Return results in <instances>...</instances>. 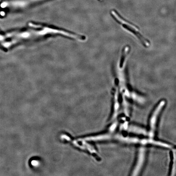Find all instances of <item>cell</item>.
Segmentation results:
<instances>
[{"mask_svg": "<svg viewBox=\"0 0 176 176\" xmlns=\"http://www.w3.org/2000/svg\"><path fill=\"white\" fill-rule=\"evenodd\" d=\"M165 104L166 101L165 100H162L159 102L156 108H154L150 117L149 121V131L148 133V135L150 138H153L154 137L159 117Z\"/></svg>", "mask_w": 176, "mask_h": 176, "instance_id": "obj_1", "label": "cell"}, {"mask_svg": "<svg viewBox=\"0 0 176 176\" xmlns=\"http://www.w3.org/2000/svg\"><path fill=\"white\" fill-rule=\"evenodd\" d=\"M146 148L143 146L140 147L138 150L136 163L132 172V176H138L140 174L146 161Z\"/></svg>", "mask_w": 176, "mask_h": 176, "instance_id": "obj_2", "label": "cell"}, {"mask_svg": "<svg viewBox=\"0 0 176 176\" xmlns=\"http://www.w3.org/2000/svg\"><path fill=\"white\" fill-rule=\"evenodd\" d=\"M143 139L131 136H125L119 134H115L114 141L128 144H142Z\"/></svg>", "mask_w": 176, "mask_h": 176, "instance_id": "obj_3", "label": "cell"}, {"mask_svg": "<svg viewBox=\"0 0 176 176\" xmlns=\"http://www.w3.org/2000/svg\"><path fill=\"white\" fill-rule=\"evenodd\" d=\"M120 104L119 100V94L117 91H115L114 97V104H113V110L111 120L114 121L118 116L119 113Z\"/></svg>", "mask_w": 176, "mask_h": 176, "instance_id": "obj_4", "label": "cell"}, {"mask_svg": "<svg viewBox=\"0 0 176 176\" xmlns=\"http://www.w3.org/2000/svg\"><path fill=\"white\" fill-rule=\"evenodd\" d=\"M127 130L129 132L138 135L145 136L148 135V133L145 129L135 125H131L128 127Z\"/></svg>", "mask_w": 176, "mask_h": 176, "instance_id": "obj_5", "label": "cell"}, {"mask_svg": "<svg viewBox=\"0 0 176 176\" xmlns=\"http://www.w3.org/2000/svg\"><path fill=\"white\" fill-rule=\"evenodd\" d=\"M122 105L125 115L129 117L130 114V105L128 101L124 97L123 98Z\"/></svg>", "mask_w": 176, "mask_h": 176, "instance_id": "obj_6", "label": "cell"}, {"mask_svg": "<svg viewBox=\"0 0 176 176\" xmlns=\"http://www.w3.org/2000/svg\"><path fill=\"white\" fill-rule=\"evenodd\" d=\"M129 97H131L135 102L139 104H144L146 102V99L144 97L135 93H133L130 95Z\"/></svg>", "mask_w": 176, "mask_h": 176, "instance_id": "obj_7", "label": "cell"}, {"mask_svg": "<svg viewBox=\"0 0 176 176\" xmlns=\"http://www.w3.org/2000/svg\"><path fill=\"white\" fill-rule=\"evenodd\" d=\"M173 161L172 167L171 172V175L175 176L176 173V150L175 149L173 150Z\"/></svg>", "mask_w": 176, "mask_h": 176, "instance_id": "obj_8", "label": "cell"}, {"mask_svg": "<svg viewBox=\"0 0 176 176\" xmlns=\"http://www.w3.org/2000/svg\"><path fill=\"white\" fill-rule=\"evenodd\" d=\"M129 50V47H126L125 48L124 52L123 53L122 56V57L121 60L120 61V67H122L125 58L127 54L128 53Z\"/></svg>", "mask_w": 176, "mask_h": 176, "instance_id": "obj_9", "label": "cell"}, {"mask_svg": "<svg viewBox=\"0 0 176 176\" xmlns=\"http://www.w3.org/2000/svg\"><path fill=\"white\" fill-rule=\"evenodd\" d=\"M117 125V123L116 122H115L114 124L111 126L110 128V131L111 132H113V131L116 128V127Z\"/></svg>", "mask_w": 176, "mask_h": 176, "instance_id": "obj_10", "label": "cell"}, {"mask_svg": "<svg viewBox=\"0 0 176 176\" xmlns=\"http://www.w3.org/2000/svg\"><path fill=\"white\" fill-rule=\"evenodd\" d=\"M31 1H40V0H30Z\"/></svg>", "mask_w": 176, "mask_h": 176, "instance_id": "obj_11", "label": "cell"}]
</instances>
